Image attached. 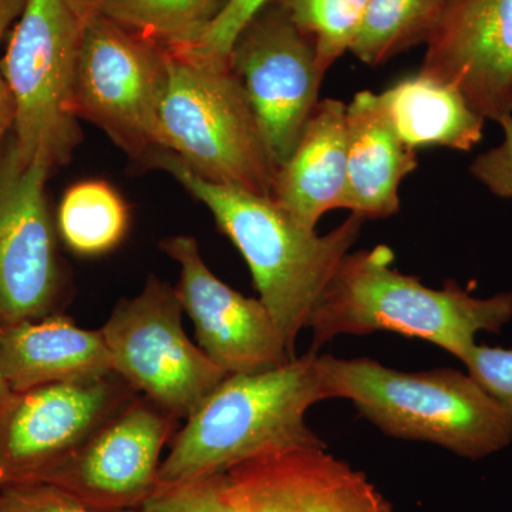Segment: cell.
I'll use <instances>...</instances> for the list:
<instances>
[{
    "mask_svg": "<svg viewBox=\"0 0 512 512\" xmlns=\"http://www.w3.org/2000/svg\"><path fill=\"white\" fill-rule=\"evenodd\" d=\"M407 147L439 146L470 151L483 140L485 119L450 84L413 74L379 94Z\"/></svg>",
    "mask_w": 512,
    "mask_h": 512,
    "instance_id": "obj_19",
    "label": "cell"
},
{
    "mask_svg": "<svg viewBox=\"0 0 512 512\" xmlns=\"http://www.w3.org/2000/svg\"><path fill=\"white\" fill-rule=\"evenodd\" d=\"M183 312L175 286L151 275L137 296L116 303L100 329L113 373L177 420L228 376L188 338Z\"/></svg>",
    "mask_w": 512,
    "mask_h": 512,
    "instance_id": "obj_7",
    "label": "cell"
},
{
    "mask_svg": "<svg viewBox=\"0 0 512 512\" xmlns=\"http://www.w3.org/2000/svg\"><path fill=\"white\" fill-rule=\"evenodd\" d=\"M116 512H140V510H124V511H116Z\"/></svg>",
    "mask_w": 512,
    "mask_h": 512,
    "instance_id": "obj_31",
    "label": "cell"
},
{
    "mask_svg": "<svg viewBox=\"0 0 512 512\" xmlns=\"http://www.w3.org/2000/svg\"><path fill=\"white\" fill-rule=\"evenodd\" d=\"M86 0H26L0 60L15 103L13 146L20 160L50 171L80 141L76 72Z\"/></svg>",
    "mask_w": 512,
    "mask_h": 512,
    "instance_id": "obj_6",
    "label": "cell"
},
{
    "mask_svg": "<svg viewBox=\"0 0 512 512\" xmlns=\"http://www.w3.org/2000/svg\"><path fill=\"white\" fill-rule=\"evenodd\" d=\"M0 370L12 392L113 373L99 330L80 328L60 313L0 328Z\"/></svg>",
    "mask_w": 512,
    "mask_h": 512,
    "instance_id": "obj_16",
    "label": "cell"
},
{
    "mask_svg": "<svg viewBox=\"0 0 512 512\" xmlns=\"http://www.w3.org/2000/svg\"><path fill=\"white\" fill-rule=\"evenodd\" d=\"M167 82L164 47L90 12L76 72L79 117L100 127L134 160L160 150L158 109Z\"/></svg>",
    "mask_w": 512,
    "mask_h": 512,
    "instance_id": "obj_8",
    "label": "cell"
},
{
    "mask_svg": "<svg viewBox=\"0 0 512 512\" xmlns=\"http://www.w3.org/2000/svg\"><path fill=\"white\" fill-rule=\"evenodd\" d=\"M461 362L468 375L512 417V349L476 345Z\"/></svg>",
    "mask_w": 512,
    "mask_h": 512,
    "instance_id": "obj_25",
    "label": "cell"
},
{
    "mask_svg": "<svg viewBox=\"0 0 512 512\" xmlns=\"http://www.w3.org/2000/svg\"><path fill=\"white\" fill-rule=\"evenodd\" d=\"M228 60L279 168L320 101L325 74L320 72L315 45L272 0L241 30Z\"/></svg>",
    "mask_w": 512,
    "mask_h": 512,
    "instance_id": "obj_9",
    "label": "cell"
},
{
    "mask_svg": "<svg viewBox=\"0 0 512 512\" xmlns=\"http://www.w3.org/2000/svg\"><path fill=\"white\" fill-rule=\"evenodd\" d=\"M50 173L20 160L12 138L0 150V328L53 315L62 295L45 192Z\"/></svg>",
    "mask_w": 512,
    "mask_h": 512,
    "instance_id": "obj_12",
    "label": "cell"
},
{
    "mask_svg": "<svg viewBox=\"0 0 512 512\" xmlns=\"http://www.w3.org/2000/svg\"><path fill=\"white\" fill-rule=\"evenodd\" d=\"M0 512L94 511L56 485L28 483L0 488Z\"/></svg>",
    "mask_w": 512,
    "mask_h": 512,
    "instance_id": "obj_27",
    "label": "cell"
},
{
    "mask_svg": "<svg viewBox=\"0 0 512 512\" xmlns=\"http://www.w3.org/2000/svg\"><path fill=\"white\" fill-rule=\"evenodd\" d=\"M315 45L320 72L328 73L352 50L365 25L370 0H275Z\"/></svg>",
    "mask_w": 512,
    "mask_h": 512,
    "instance_id": "obj_23",
    "label": "cell"
},
{
    "mask_svg": "<svg viewBox=\"0 0 512 512\" xmlns=\"http://www.w3.org/2000/svg\"><path fill=\"white\" fill-rule=\"evenodd\" d=\"M447 0H370L365 25L350 52L369 66L427 43Z\"/></svg>",
    "mask_w": 512,
    "mask_h": 512,
    "instance_id": "obj_22",
    "label": "cell"
},
{
    "mask_svg": "<svg viewBox=\"0 0 512 512\" xmlns=\"http://www.w3.org/2000/svg\"><path fill=\"white\" fill-rule=\"evenodd\" d=\"M498 124L503 128V143L480 154L471 164L470 171L497 197L512 198V116Z\"/></svg>",
    "mask_w": 512,
    "mask_h": 512,
    "instance_id": "obj_28",
    "label": "cell"
},
{
    "mask_svg": "<svg viewBox=\"0 0 512 512\" xmlns=\"http://www.w3.org/2000/svg\"><path fill=\"white\" fill-rule=\"evenodd\" d=\"M25 3L26 0H0V49L10 28H13L25 8ZM13 124H15V103L0 67V150L8 141V134Z\"/></svg>",
    "mask_w": 512,
    "mask_h": 512,
    "instance_id": "obj_29",
    "label": "cell"
},
{
    "mask_svg": "<svg viewBox=\"0 0 512 512\" xmlns=\"http://www.w3.org/2000/svg\"><path fill=\"white\" fill-rule=\"evenodd\" d=\"M271 2L272 0H229L227 8L222 10L200 42L185 50L215 59H228L241 30L251 22L256 13L261 12Z\"/></svg>",
    "mask_w": 512,
    "mask_h": 512,
    "instance_id": "obj_26",
    "label": "cell"
},
{
    "mask_svg": "<svg viewBox=\"0 0 512 512\" xmlns=\"http://www.w3.org/2000/svg\"><path fill=\"white\" fill-rule=\"evenodd\" d=\"M137 394L116 373L10 394L0 406V488L39 483Z\"/></svg>",
    "mask_w": 512,
    "mask_h": 512,
    "instance_id": "obj_10",
    "label": "cell"
},
{
    "mask_svg": "<svg viewBox=\"0 0 512 512\" xmlns=\"http://www.w3.org/2000/svg\"><path fill=\"white\" fill-rule=\"evenodd\" d=\"M420 73L463 94L485 120L512 116V0H447Z\"/></svg>",
    "mask_w": 512,
    "mask_h": 512,
    "instance_id": "obj_14",
    "label": "cell"
},
{
    "mask_svg": "<svg viewBox=\"0 0 512 512\" xmlns=\"http://www.w3.org/2000/svg\"><path fill=\"white\" fill-rule=\"evenodd\" d=\"M227 476L235 512H392L362 471L326 447L269 451Z\"/></svg>",
    "mask_w": 512,
    "mask_h": 512,
    "instance_id": "obj_15",
    "label": "cell"
},
{
    "mask_svg": "<svg viewBox=\"0 0 512 512\" xmlns=\"http://www.w3.org/2000/svg\"><path fill=\"white\" fill-rule=\"evenodd\" d=\"M165 52L160 148L205 180L272 197L278 167L229 60Z\"/></svg>",
    "mask_w": 512,
    "mask_h": 512,
    "instance_id": "obj_5",
    "label": "cell"
},
{
    "mask_svg": "<svg viewBox=\"0 0 512 512\" xmlns=\"http://www.w3.org/2000/svg\"><path fill=\"white\" fill-rule=\"evenodd\" d=\"M140 512H235L227 474L157 487Z\"/></svg>",
    "mask_w": 512,
    "mask_h": 512,
    "instance_id": "obj_24",
    "label": "cell"
},
{
    "mask_svg": "<svg viewBox=\"0 0 512 512\" xmlns=\"http://www.w3.org/2000/svg\"><path fill=\"white\" fill-rule=\"evenodd\" d=\"M346 107L340 100H320L276 173L272 198L312 231L326 212L342 208L348 173Z\"/></svg>",
    "mask_w": 512,
    "mask_h": 512,
    "instance_id": "obj_18",
    "label": "cell"
},
{
    "mask_svg": "<svg viewBox=\"0 0 512 512\" xmlns=\"http://www.w3.org/2000/svg\"><path fill=\"white\" fill-rule=\"evenodd\" d=\"M323 400L346 399L386 436L480 460L512 441V417L470 375L399 372L376 360L316 356Z\"/></svg>",
    "mask_w": 512,
    "mask_h": 512,
    "instance_id": "obj_4",
    "label": "cell"
},
{
    "mask_svg": "<svg viewBox=\"0 0 512 512\" xmlns=\"http://www.w3.org/2000/svg\"><path fill=\"white\" fill-rule=\"evenodd\" d=\"M92 12L164 49L197 45L229 0H86Z\"/></svg>",
    "mask_w": 512,
    "mask_h": 512,
    "instance_id": "obj_20",
    "label": "cell"
},
{
    "mask_svg": "<svg viewBox=\"0 0 512 512\" xmlns=\"http://www.w3.org/2000/svg\"><path fill=\"white\" fill-rule=\"evenodd\" d=\"M177 421L137 394L39 483L62 488L94 512L140 510L156 491Z\"/></svg>",
    "mask_w": 512,
    "mask_h": 512,
    "instance_id": "obj_11",
    "label": "cell"
},
{
    "mask_svg": "<svg viewBox=\"0 0 512 512\" xmlns=\"http://www.w3.org/2000/svg\"><path fill=\"white\" fill-rule=\"evenodd\" d=\"M130 212L116 188L101 180L72 185L57 210L64 245L80 256L109 254L126 238Z\"/></svg>",
    "mask_w": 512,
    "mask_h": 512,
    "instance_id": "obj_21",
    "label": "cell"
},
{
    "mask_svg": "<svg viewBox=\"0 0 512 512\" xmlns=\"http://www.w3.org/2000/svg\"><path fill=\"white\" fill-rule=\"evenodd\" d=\"M12 393V389H10L8 382H6L5 377H3L2 370H0V406L9 399Z\"/></svg>",
    "mask_w": 512,
    "mask_h": 512,
    "instance_id": "obj_30",
    "label": "cell"
},
{
    "mask_svg": "<svg viewBox=\"0 0 512 512\" xmlns=\"http://www.w3.org/2000/svg\"><path fill=\"white\" fill-rule=\"evenodd\" d=\"M154 167L173 175L192 197L210 210L218 228L238 248L249 266L259 299L296 356V339L359 238L365 220L352 214L325 235L302 227L272 197L212 183L170 151H154Z\"/></svg>",
    "mask_w": 512,
    "mask_h": 512,
    "instance_id": "obj_1",
    "label": "cell"
},
{
    "mask_svg": "<svg viewBox=\"0 0 512 512\" xmlns=\"http://www.w3.org/2000/svg\"><path fill=\"white\" fill-rule=\"evenodd\" d=\"M316 356L311 349L275 369L225 377L175 434L157 487L227 474L281 448L326 447L306 423L323 400Z\"/></svg>",
    "mask_w": 512,
    "mask_h": 512,
    "instance_id": "obj_3",
    "label": "cell"
},
{
    "mask_svg": "<svg viewBox=\"0 0 512 512\" xmlns=\"http://www.w3.org/2000/svg\"><path fill=\"white\" fill-rule=\"evenodd\" d=\"M160 248L180 268L175 292L194 323L198 346L227 375L265 372L296 359L261 299L222 282L205 264L197 239L177 235Z\"/></svg>",
    "mask_w": 512,
    "mask_h": 512,
    "instance_id": "obj_13",
    "label": "cell"
},
{
    "mask_svg": "<svg viewBox=\"0 0 512 512\" xmlns=\"http://www.w3.org/2000/svg\"><path fill=\"white\" fill-rule=\"evenodd\" d=\"M393 261L386 245L345 256L309 316L312 350L340 335L393 332L463 360L478 333H500L512 319V293L476 298L454 281L429 288Z\"/></svg>",
    "mask_w": 512,
    "mask_h": 512,
    "instance_id": "obj_2",
    "label": "cell"
},
{
    "mask_svg": "<svg viewBox=\"0 0 512 512\" xmlns=\"http://www.w3.org/2000/svg\"><path fill=\"white\" fill-rule=\"evenodd\" d=\"M348 173L342 208L363 220L400 210L402 181L417 167L416 151L400 140L379 94L363 90L346 107Z\"/></svg>",
    "mask_w": 512,
    "mask_h": 512,
    "instance_id": "obj_17",
    "label": "cell"
}]
</instances>
